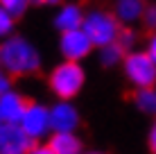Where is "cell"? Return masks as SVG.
<instances>
[{
  "mask_svg": "<svg viewBox=\"0 0 156 154\" xmlns=\"http://www.w3.org/2000/svg\"><path fill=\"white\" fill-rule=\"evenodd\" d=\"M82 30L90 39L93 48L100 50V48H104V45L115 43L122 25H120V20L115 18V14L104 12V9H90V12H86Z\"/></svg>",
  "mask_w": 156,
  "mask_h": 154,
  "instance_id": "cell-3",
  "label": "cell"
},
{
  "mask_svg": "<svg viewBox=\"0 0 156 154\" xmlns=\"http://www.w3.org/2000/svg\"><path fill=\"white\" fill-rule=\"evenodd\" d=\"M48 147L52 154H84V143L77 134H50Z\"/></svg>",
  "mask_w": 156,
  "mask_h": 154,
  "instance_id": "cell-11",
  "label": "cell"
},
{
  "mask_svg": "<svg viewBox=\"0 0 156 154\" xmlns=\"http://www.w3.org/2000/svg\"><path fill=\"white\" fill-rule=\"evenodd\" d=\"M86 18V12L82 9L79 2H63L55 14V27L61 32H73V30H82Z\"/></svg>",
  "mask_w": 156,
  "mask_h": 154,
  "instance_id": "cell-10",
  "label": "cell"
},
{
  "mask_svg": "<svg viewBox=\"0 0 156 154\" xmlns=\"http://www.w3.org/2000/svg\"><path fill=\"white\" fill-rule=\"evenodd\" d=\"M61 0H32V5H39V7H52V5H59Z\"/></svg>",
  "mask_w": 156,
  "mask_h": 154,
  "instance_id": "cell-23",
  "label": "cell"
},
{
  "mask_svg": "<svg viewBox=\"0 0 156 154\" xmlns=\"http://www.w3.org/2000/svg\"><path fill=\"white\" fill-rule=\"evenodd\" d=\"M36 143L20 129V125L0 127V154H27Z\"/></svg>",
  "mask_w": 156,
  "mask_h": 154,
  "instance_id": "cell-8",
  "label": "cell"
},
{
  "mask_svg": "<svg viewBox=\"0 0 156 154\" xmlns=\"http://www.w3.org/2000/svg\"><path fill=\"white\" fill-rule=\"evenodd\" d=\"M27 154H52V150H50L48 145H34Z\"/></svg>",
  "mask_w": 156,
  "mask_h": 154,
  "instance_id": "cell-22",
  "label": "cell"
},
{
  "mask_svg": "<svg viewBox=\"0 0 156 154\" xmlns=\"http://www.w3.org/2000/svg\"><path fill=\"white\" fill-rule=\"evenodd\" d=\"M14 23H16V18L2 7V5H0V39H2V41L7 39V36H12Z\"/></svg>",
  "mask_w": 156,
  "mask_h": 154,
  "instance_id": "cell-16",
  "label": "cell"
},
{
  "mask_svg": "<svg viewBox=\"0 0 156 154\" xmlns=\"http://www.w3.org/2000/svg\"><path fill=\"white\" fill-rule=\"evenodd\" d=\"M145 52H147V55L152 57V61L156 63V32H154L152 36H149V41H147V50H145Z\"/></svg>",
  "mask_w": 156,
  "mask_h": 154,
  "instance_id": "cell-21",
  "label": "cell"
},
{
  "mask_svg": "<svg viewBox=\"0 0 156 154\" xmlns=\"http://www.w3.org/2000/svg\"><path fill=\"white\" fill-rule=\"evenodd\" d=\"M0 127H2V120H0Z\"/></svg>",
  "mask_w": 156,
  "mask_h": 154,
  "instance_id": "cell-25",
  "label": "cell"
},
{
  "mask_svg": "<svg viewBox=\"0 0 156 154\" xmlns=\"http://www.w3.org/2000/svg\"><path fill=\"white\" fill-rule=\"evenodd\" d=\"M18 125L34 143L41 141L43 136H48L52 131L50 129V107H45L41 102H30Z\"/></svg>",
  "mask_w": 156,
  "mask_h": 154,
  "instance_id": "cell-5",
  "label": "cell"
},
{
  "mask_svg": "<svg viewBox=\"0 0 156 154\" xmlns=\"http://www.w3.org/2000/svg\"><path fill=\"white\" fill-rule=\"evenodd\" d=\"M122 70H125V77L129 79V84L136 86V91L156 86V63L145 50L127 52L125 61H122Z\"/></svg>",
  "mask_w": 156,
  "mask_h": 154,
  "instance_id": "cell-4",
  "label": "cell"
},
{
  "mask_svg": "<svg viewBox=\"0 0 156 154\" xmlns=\"http://www.w3.org/2000/svg\"><path fill=\"white\" fill-rule=\"evenodd\" d=\"M147 145H149V152L156 154V120L149 127V134H147Z\"/></svg>",
  "mask_w": 156,
  "mask_h": 154,
  "instance_id": "cell-20",
  "label": "cell"
},
{
  "mask_svg": "<svg viewBox=\"0 0 156 154\" xmlns=\"http://www.w3.org/2000/svg\"><path fill=\"white\" fill-rule=\"evenodd\" d=\"M125 55H127V52L122 50L118 43L104 45V48H100V63L106 66V68H113V66H118V63L125 61Z\"/></svg>",
  "mask_w": 156,
  "mask_h": 154,
  "instance_id": "cell-14",
  "label": "cell"
},
{
  "mask_svg": "<svg viewBox=\"0 0 156 154\" xmlns=\"http://www.w3.org/2000/svg\"><path fill=\"white\" fill-rule=\"evenodd\" d=\"M0 5H2L14 18H18V16H23L25 12H27V7L32 5V0H0Z\"/></svg>",
  "mask_w": 156,
  "mask_h": 154,
  "instance_id": "cell-17",
  "label": "cell"
},
{
  "mask_svg": "<svg viewBox=\"0 0 156 154\" xmlns=\"http://www.w3.org/2000/svg\"><path fill=\"white\" fill-rule=\"evenodd\" d=\"M9 91H12V75L0 68V98H2L5 93H9Z\"/></svg>",
  "mask_w": 156,
  "mask_h": 154,
  "instance_id": "cell-19",
  "label": "cell"
},
{
  "mask_svg": "<svg viewBox=\"0 0 156 154\" xmlns=\"http://www.w3.org/2000/svg\"><path fill=\"white\" fill-rule=\"evenodd\" d=\"M84 154H104V152H84Z\"/></svg>",
  "mask_w": 156,
  "mask_h": 154,
  "instance_id": "cell-24",
  "label": "cell"
},
{
  "mask_svg": "<svg viewBox=\"0 0 156 154\" xmlns=\"http://www.w3.org/2000/svg\"><path fill=\"white\" fill-rule=\"evenodd\" d=\"M143 25L147 30H152V34L156 32V5H147L143 12Z\"/></svg>",
  "mask_w": 156,
  "mask_h": 154,
  "instance_id": "cell-18",
  "label": "cell"
},
{
  "mask_svg": "<svg viewBox=\"0 0 156 154\" xmlns=\"http://www.w3.org/2000/svg\"><path fill=\"white\" fill-rule=\"evenodd\" d=\"M59 52H61L63 61H75L79 63L82 59L93 52V43L86 36L84 30H73V32H63L59 36Z\"/></svg>",
  "mask_w": 156,
  "mask_h": 154,
  "instance_id": "cell-6",
  "label": "cell"
},
{
  "mask_svg": "<svg viewBox=\"0 0 156 154\" xmlns=\"http://www.w3.org/2000/svg\"><path fill=\"white\" fill-rule=\"evenodd\" d=\"M115 43L120 45L125 52H133V45L138 43V32L133 30V27H122L120 34H118V41H115Z\"/></svg>",
  "mask_w": 156,
  "mask_h": 154,
  "instance_id": "cell-15",
  "label": "cell"
},
{
  "mask_svg": "<svg viewBox=\"0 0 156 154\" xmlns=\"http://www.w3.org/2000/svg\"><path fill=\"white\" fill-rule=\"evenodd\" d=\"M133 104L138 111H143L145 116H154L156 118V86L152 88H138L133 95Z\"/></svg>",
  "mask_w": 156,
  "mask_h": 154,
  "instance_id": "cell-13",
  "label": "cell"
},
{
  "mask_svg": "<svg viewBox=\"0 0 156 154\" xmlns=\"http://www.w3.org/2000/svg\"><path fill=\"white\" fill-rule=\"evenodd\" d=\"M147 5H143V0H118L115 2V18L120 20L122 27H129L136 20H143V12Z\"/></svg>",
  "mask_w": 156,
  "mask_h": 154,
  "instance_id": "cell-12",
  "label": "cell"
},
{
  "mask_svg": "<svg viewBox=\"0 0 156 154\" xmlns=\"http://www.w3.org/2000/svg\"><path fill=\"white\" fill-rule=\"evenodd\" d=\"M27 104L30 102L14 88L9 93H5L0 98V120H2V125H18L25 109H27Z\"/></svg>",
  "mask_w": 156,
  "mask_h": 154,
  "instance_id": "cell-9",
  "label": "cell"
},
{
  "mask_svg": "<svg viewBox=\"0 0 156 154\" xmlns=\"http://www.w3.org/2000/svg\"><path fill=\"white\" fill-rule=\"evenodd\" d=\"M79 127V111L70 100H57L50 107L52 134H75Z\"/></svg>",
  "mask_w": 156,
  "mask_h": 154,
  "instance_id": "cell-7",
  "label": "cell"
},
{
  "mask_svg": "<svg viewBox=\"0 0 156 154\" xmlns=\"http://www.w3.org/2000/svg\"><path fill=\"white\" fill-rule=\"evenodd\" d=\"M0 68L12 77L32 75L41 68V52L25 36L12 34L0 43Z\"/></svg>",
  "mask_w": 156,
  "mask_h": 154,
  "instance_id": "cell-1",
  "label": "cell"
},
{
  "mask_svg": "<svg viewBox=\"0 0 156 154\" xmlns=\"http://www.w3.org/2000/svg\"><path fill=\"white\" fill-rule=\"evenodd\" d=\"M84 82H86V73L82 63H75V61L57 63L48 75V86H50L52 95L59 100H70V102L84 88Z\"/></svg>",
  "mask_w": 156,
  "mask_h": 154,
  "instance_id": "cell-2",
  "label": "cell"
}]
</instances>
